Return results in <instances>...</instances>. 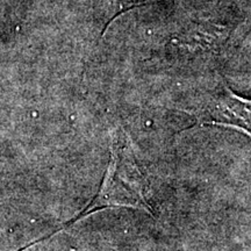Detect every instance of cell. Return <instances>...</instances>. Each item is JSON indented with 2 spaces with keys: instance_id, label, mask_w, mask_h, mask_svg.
Returning <instances> with one entry per match:
<instances>
[{
  "instance_id": "1",
  "label": "cell",
  "mask_w": 251,
  "mask_h": 251,
  "mask_svg": "<svg viewBox=\"0 0 251 251\" xmlns=\"http://www.w3.org/2000/svg\"><path fill=\"white\" fill-rule=\"evenodd\" d=\"M147 185L135 162L129 140L124 130L115 129L112 137L111 162L99 193L85 208L69 222L75 224L91 213L111 207H130L152 213Z\"/></svg>"
}]
</instances>
